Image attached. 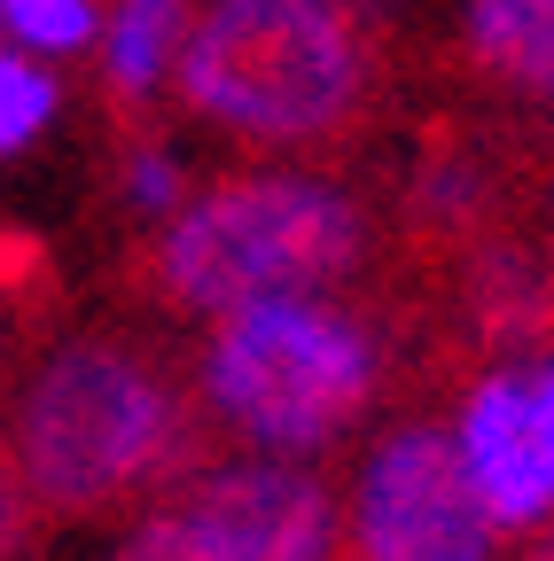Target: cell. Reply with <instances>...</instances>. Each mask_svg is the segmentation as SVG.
I'll list each match as a JSON object with an SVG mask.
<instances>
[{"mask_svg":"<svg viewBox=\"0 0 554 561\" xmlns=\"http://www.w3.org/2000/svg\"><path fill=\"white\" fill-rule=\"evenodd\" d=\"M172 94L227 140L336 157L383 117V16L352 0H212L180 39Z\"/></svg>","mask_w":554,"mask_h":561,"instance_id":"cell-2","label":"cell"},{"mask_svg":"<svg viewBox=\"0 0 554 561\" xmlns=\"http://www.w3.org/2000/svg\"><path fill=\"white\" fill-rule=\"evenodd\" d=\"M0 320L16 335L55 320V250L24 227H0Z\"/></svg>","mask_w":554,"mask_h":561,"instance_id":"cell-10","label":"cell"},{"mask_svg":"<svg viewBox=\"0 0 554 561\" xmlns=\"http://www.w3.org/2000/svg\"><path fill=\"white\" fill-rule=\"evenodd\" d=\"M500 523L476 500L461 437L438 413H406L368 445L343 500V561H493Z\"/></svg>","mask_w":554,"mask_h":561,"instance_id":"cell-5","label":"cell"},{"mask_svg":"<svg viewBox=\"0 0 554 561\" xmlns=\"http://www.w3.org/2000/svg\"><path fill=\"white\" fill-rule=\"evenodd\" d=\"M546 273H554V234H546Z\"/></svg>","mask_w":554,"mask_h":561,"instance_id":"cell-17","label":"cell"},{"mask_svg":"<svg viewBox=\"0 0 554 561\" xmlns=\"http://www.w3.org/2000/svg\"><path fill=\"white\" fill-rule=\"evenodd\" d=\"M368 273V210L313 172H219L117 257V289L165 320H219L258 297L352 289Z\"/></svg>","mask_w":554,"mask_h":561,"instance_id":"cell-3","label":"cell"},{"mask_svg":"<svg viewBox=\"0 0 554 561\" xmlns=\"http://www.w3.org/2000/svg\"><path fill=\"white\" fill-rule=\"evenodd\" d=\"M0 32H16L39 55H71L94 39V0H0Z\"/></svg>","mask_w":554,"mask_h":561,"instance_id":"cell-12","label":"cell"},{"mask_svg":"<svg viewBox=\"0 0 554 561\" xmlns=\"http://www.w3.org/2000/svg\"><path fill=\"white\" fill-rule=\"evenodd\" d=\"M110 561H212V553H203V546L180 530V515H172V507H149L142 523L125 530V546H117Z\"/></svg>","mask_w":554,"mask_h":561,"instance_id":"cell-14","label":"cell"},{"mask_svg":"<svg viewBox=\"0 0 554 561\" xmlns=\"http://www.w3.org/2000/svg\"><path fill=\"white\" fill-rule=\"evenodd\" d=\"M55 117V79L32 62V55H0V157L32 149Z\"/></svg>","mask_w":554,"mask_h":561,"instance_id":"cell-11","label":"cell"},{"mask_svg":"<svg viewBox=\"0 0 554 561\" xmlns=\"http://www.w3.org/2000/svg\"><path fill=\"white\" fill-rule=\"evenodd\" d=\"M461 460L500 530L554 515V437H546V359H493L461 398Z\"/></svg>","mask_w":554,"mask_h":561,"instance_id":"cell-7","label":"cell"},{"mask_svg":"<svg viewBox=\"0 0 554 561\" xmlns=\"http://www.w3.org/2000/svg\"><path fill=\"white\" fill-rule=\"evenodd\" d=\"M546 437H554V359H546Z\"/></svg>","mask_w":554,"mask_h":561,"instance_id":"cell-16","label":"cell"},{"mask_svg":"<svg viewBox=\"0 0 554 561\" xmlns=\"http://www.w3.org/2000/svg\"><path fill=\"white\" fill-rule=\"evenodd\" d=\"M398 343L368 289L352 297H258L219 312L195 351V398L227 445L328 453L391 398Z\"/></svg>","mask_w":554,"mask_h":561,"instance_id":"cell-4","label":"cell"},{"mask_svg":"<svg viewBox=\"0 0 554 561\" xmlns=\"http://www.w3.org/2000/svg\"><path fill=\"white\" fill-rule=\"evenodd\" d=\"M0 430L47 523L149 515L195 468L227 460V437L203 413L195 382L125 328H79L47 343Z\"/></svg>","mask_w":554,"mask_h":561,"instance_id":"cell-1","label":"cell"},{"mask_svg":"<svg viewBox=\"0 0 554 561\" xmlns=\"http://www.w3.org/2000/svg\"><path fill=\"white\" fill-rule=\"evenodd\" d=\"M212 561H343V483L297 460H212L172 500Z\"/></svg>","mask_w":554,"mask_h":561,"instance_id":"cell-6","label":"cell"},{"mask_svg":"<svg viewBox=\"0 0 554 561\" xmlns=\"http://www.w3.org/2000/svg\"><path fill=\"white\" fill-rule=\"evenodd\" d=\"M468 62L484 87L554 102V0H468Z\"/></svg>","mask_w":554,"mask_h":561,"instance_id":"cell-9","label":"cell"},{"mask_svg":"<svg viewBox=\"0 0 554 561\" xmlns=\"http://www.w3.org/2000/svg\"><path fill=\"white\" fill-rule=\"evenodd\" d=\"M188 24H195V0H117L110 39H102V110H110V140H157L149 94L172 79Z\"/></svg>","mask_w":554,"mask_h":561,"instance_id":"cell-8","label":"cell"},{"mask_svg":"<svg viewBox=\"0 0 554 561\" xmlns=\"http://www.w3.org/2000/svg\"><path fill=\"white\" fill-rule=\"evenodd\" d=\"M47 507L32 500V483L16 468V445L0 430V561H47Z\"/></svg>","mask_w":554,"mask_h":561,"instance_id":"cell-13","label":"cell"},{"mask_svg":"<svg viewBox=\"0 0 554 561\" xmlns=\"http://www.w3.org/2000/svg\"><path fill=\"white\" fill-rule=\"evenodd\" d=\"M9 335H16V328H9V320H0V382H9Z\"/></svg>","mask_w":554,"mask_h":561,"instance_id":"cell-15","label":"cell"}]
</instances>
